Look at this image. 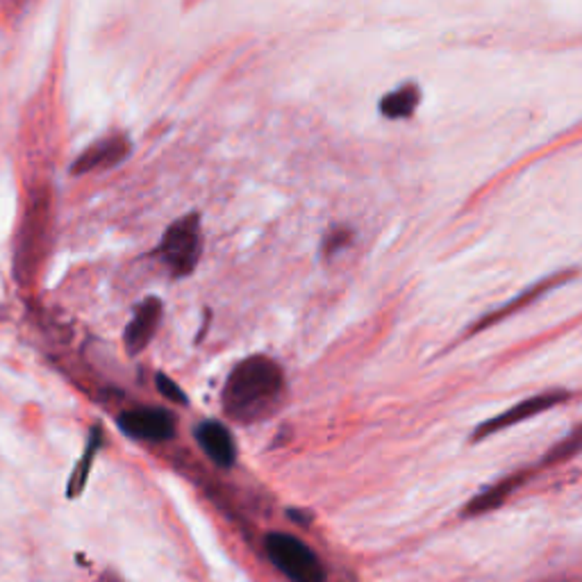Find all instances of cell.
Instances as JSON below:
<instances>
[{
	"label": "cell",
	"mask_w": 582,
	"mask_h": 582,
	"mask_svg": "<svg viewBox=\"0 0 582 582\" xmlns=\"http://www.w3.org/2000/svg\"><path fill=\"white\" fill-rule=\"evenodd\" d=\"M121 430L146 442H166L176 435V419L160 407H141L119 417Z\"/></svg>",
	"instance_id": "5"
},
{
	"label": "cell",
	"mask_w": 582,
	"mask_h": 582,
	"mask_svg": "<svg viewBox=\"0 0 582 582\" xmlns=\"http://www.w3.org/2000/svg\"><path fill=\"white\" fill-rule=\"evenodd\" d=\"M266 555L294 582H323L326 580V569L319 562L310 546L301 539L282 535V532H271L264 542Z\"/></svg>",
	"instance_id": "2"
},
{
	"label": "cell",
	"mask_w": 582,
	"mask_h": 582,
	"mask_svg": "<svg viewBox=\"0 0 582 582\" xmlns=\"http://www.w3.org/2000/svg\"><path fill=\"white\" fill-rule=\"evenodd\" d=\"M353 239V232L346 230V228H337V230H332L330 235L326 237V244H323V251H326V255H335L337 251H342L344 246H348Z\"/></svg>",
	"instance_id": "13"
},
{
	"label": "cell",
	"mask_w": 582,
	"mask_h": 582,
	"mask_svg": "<svg viewBox=\"0 0 582 582\" xmlns=\"http://www.w3.org/2000/svg\"><path fill=\"white\" fill-rule=\"evenodd\" d=\"M282 387L285 380L276 362L253 355L239 362L228 376L223 407L235 421L255 423L280 405Z\"/></svg>",
	"instance_id": "1"
},
{
	"label": "cell",
	"mask_w": 582,
	"mask_h": 582,
	"mask_svg": "<svg viewBox=\"0 0 582 582\" xmlns=\"http://www.w3.org/2000/svg\"><path fill=\"white\" fill-rule=\"evenodd\" d=\"M201 255V221L196 214H187L166 230L160 244V260L173 276H189Z\"/></svg>",
	"instance_id": "3"
},
{
	"label": "cell",
	"mask_w": 582,
	"mask_h": 582,
	"mask_svg": "<svg viewBox=\"0 0 582 582\" xmlns=\"http://www.w3.org/2000/svg\"><path fill=\"white\" fill-rule=\"evenodd\" d=\"M155 385H157V389H160V394L164 398H169V401H173V403H180V405H187V396L182 394V389H178V387L173 385V382L169 380L164 373H157Z\"/></svg>",
	"instance_id": "14"
},
{
	"label": "cell",
	"mask_w": 582,
	"mask_h": 582,
	"mask_svg": "<svg viewBox=\"0 0 582 582\" xmlns=\"http://www.w3.org/2000/svg\"><path fill=\"white\" fill-rule=\"evenodd\" d=\"M160 317H162V303L157 301V298H148L146 303H141L135 319L128 323V330H126V346L132 355H135V353H141L146 346H148V342H151L153 335H155V328H157V321H160Z\"/></svg>",
	"instance_id": "9"
},
{
	"label": "cell",
	"mask_w": 582,
	"mask_h": 582,
	"mask_svg": "<svg viewBox=\"0 0 582 582\" xmlns=\"http://www.w3.org/2000/svg\"><path fill=\"white\" fill-rule=\"evenodd\" d=\"M526 478H528L526 471H521V473H514V476H507V478H503V480L494 482L492 487L482 489L478 496H473L471 501L467 503V507H464L462 514L464 517H480V514L492 512V510L501 507L507 498L512 496V494L521 487L523 482H526Z\"/></svg>",
	"instance_id": "8"
},
{
	"label": "cell",
	"mask_w": 582,
	"mask_h": 582,
	"mask_svg": "<svg viewBox=\"0 0 582 582\" xmlns=\"http://www.w3.org/2000/svg\"><path fill=\"white\" fill-rule=\"evenodd\" d=\"M196 439L203 451H205V455L210 457L214 464H219V467L223 469L235 464V442H232V436L230 432L226 430V426L216 421L203 423L196 430Z\"/></svg>",
	"instance_id": "7"
},
{
	"label": "cell",
	"mask_w": 582,
	"mask_h": 582,
	"mask_svg": "<svg viewBox=\"0 0 582 582\" xmlns=\"http://www.w3.org/2000/svg\"><path fill=\"white\" fill-rule=\"evenodd\" d=\"M576 276V271L573 269H567V271H557L553 273V276L548 278H542L539 282H535L532 287H528V289H523V294H519L517 298H512L510 303H505V305H501L498 310L489 312V314H485V317L480 319V321H476L471 326V332H480V330H487V328H492L494 323L503 321V319L512 317V314H517V312L526 310L530 303H535L537 298H542L544 294H548V291L557 289V287H562L564 282H569L571 278Z\"/></svg>",
	"instance_id": "6"
},
{
	"label": "cell",
	"mask_w": 582,
	"mask_h": 582,
	"mask_svg": "<svg viewBox=\"0 0 582 582\" xmlns=\"http://www.w3.org/2000/svg\"><path fill=\"white\" fill-rule=\"evenodd\" d=\"M128 151H130V144H128L126 139H119V137H116V139L101 141V144H96L94 148H89V151L76 162L73 173H85L91 171V169H98V166L119 164V162L128 155Z\"/></svg>",
	"instance_id": "10"
},
{
	"label": "cell",
	"mask_w": 582,
	"mask_h": 582,
	"mask_svg": "<svg viewBox=\"0 0 582 582\" xmlns=\"http://www.w3.org/2000/svg\"><path fill=\"white\" fill-rule=\"evenodd\" d=\"M567 398H569V392H560V389H557V392H544V394H537V396L526 398V401L517 403V405H512L510 410L501 412L498 417L480 423V426L471 432V442H482V439L492 436L494 432L505 430V428H512L517 426V423H523L528 421V419L537 417V414H542V412L564 403Z\"/></svg>",
	"instance_id": "4"
},
{
	"label": "cell",
	"mask_w": 582,
	"mask_h": 582,
	"mask_svg": "<svg viewBox=\"0 0 582 582\" xmlns=\"http://www.w3.org/2000/svg\"><path fill=\"white\" fill-rule=\"evenodd\" d=\"M419 103H421V89L417 85H403L382 98L380 112L387 119H405L414 114Z\"/></svg>",
	"instance_id": "11"
},
{
	"label": "cell",
	"mask_w": 582,
	"mask_h": 582,
	"mask_svg": "<svg viewBox=\"0 0 582 582\" xmlns=\"http://www.w3.org/2000/svg\"><path fill=\"white\" fill-rule=\"evenodd\" d=\"M580 451H582V426H578L576 430L569 432V435L564 436L562 442H557L555 446L546 453L544 464L564 462V460H571V457L578 455Z\"/></svg>",
	"instance_id": "12"
}]
</instances>
